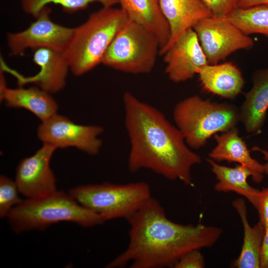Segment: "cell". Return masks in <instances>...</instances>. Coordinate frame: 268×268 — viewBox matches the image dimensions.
Segmentation results:
<instances>
[{
    "instance_id": "14",
    "label": "cell",
    "mask_w": 268,
    "mask_h": 268,
    "mask_svg": "<svg viewBox=\"0 0 268 268\" xmlns=\"http://www.w3.org/2000/svg\"><path fill=\"white\" fill-rule=\"evenodd\" d=\"M159 2L170 30L169 41L160 52L161 56L186 31L212 15L202 0H159Z\"/></svg>"
},
{
    "instance_id": "8",
    "label": "cell",
    "mask_w": 268,
    "mask_h": 268,
    "mask_svg": "<svg viewBox=\"0 0 268 268\" xmlns=\"http://www.w3.org/2000/svg\"><path fill=\"white\" fill-rule=\"evenodd\" d=\"M209 64L224 60L232 53L249 50L254 40L244 33L226 17L212 15L198 22L193 28Z\"/></svg>"
},
{
    "instance_id": "1",
    "label": "cell",
    "mask_w": 268,
    "mask_h": 268,
    "mask_svg": "<svg viewBox=\"0 0 268 268\" xmlns=\"http://www.w3.org/2000/svg\"><path fill=\"white\" fill-rule=\"evenodd\" d=\"M123 103L130 143L129 170L147 169L168 180L191 185L192 168L201 159L177 127L160 110L130 91L124 93Z\"/></svg>"
},
{
    "instance_id": "9",
    "label": "cell",
    "mask_w": 268,
    "mask_h": 268,
    "mask_svg": "<svg viewBox=\"0 0 268 268\" xmlns=\"http://www.w3.org/2000/svg\"><path fill=\"white\" fill-rule=\"evenodd\" d=\"M103 131L100 126L77 124L57 113L41 122L37 134L43 143L50 144L57 149L75 147L94 156L99 153L102 146L100 136Z\"/></svg>"
},
{
    "instance_id": "18",
    "label": "cell",
    "mask_w": 268,
    "mask_h": 268,
    "mask_svg": "<svg viewBox=\"0 0 268 268\" xmlns=\"http://www.w3.org/2000/svg\"><path fill=\"white\" fill-rule=\"evenodd\" d=\"M197 74L207 91L226 99H234L242 91L245 84L242 73L231 62L207 64Z\"/></svg>"
},
{
    "instance_id": "21",
    "label": "cell",
    "mask_w": 268,
    "mask_h": 268,
    "mask_svg": "<svg viewBox=\"0 0 268 268\" xmlns=\"http://www.w3.org/2000/svg\"><path fill=\"white\" fill-rule=\"evenodd\" d=\"M206 160L218 181L214 185L216 191L235 192L247 199L256 207L260 190L251 187L247 182L249 176L252 178L254 176L250 169L241 164L229 167L220 165L209 158Z\"/></svg>"
},
{
    "instance_id": "19",
    "label": "cell",
    "mask_w": 268,
    "mask_h": 268,
    "mask_svg": "<svg viewBox=\"0 0 268 268\" xmlns=\"http://www.w3.org/2000/svg\"><path fill=\"white\" fill-rule=\"evenodd\" d=\"M119 3L129 19L155 34L160 44V52L163 50L169 41L170 30L162 12L159 0H119Z\"/></svg>"
},
{
    "instance_id": "13",
    "label": "cell",
    "mask_w": 268,
    "mask_h": 268,
    "mask_svg": "<svg viewBox=\"0 0 268 268\" xmlns=\"http://www.w3.org/2000/svg\"><path fill=\"white\" fill-rule=\"evenodd\" d=\"M33 60L40 67L34 76L25 77L12 71L20 85L32 83L51 94L63 89L70 69L63 52L48 48L37 49L34 50Z\"/></svg>"
},
{
    "instance_id": "15",
    "label": "cell",
    "mask_w": 268,
    "mask_h": 268,
    "mask_svg": "<svg viewBox=\"0 0 268 268\" xmlns=\"http://www.w3.org/2000/svg\"><path fill=\"white\" fill-rule=\"evenodd\" d=\"M0 99L6 106L31 112L41 122L57 114L58 110V105L51 94L37 86L8 87L2 71L0 76Z\"/></svg>"
},
{
    "instance_id": "12",
    "label": "cell",
    "mask_w": 268,
    "mask_h": 268,
    "mask_svg": "<svg viewBox=\"0 0 268 268\" xmlns=\"http://www.w3.org/2000/svg\"><path fill=\"white\" fill-rule=\"evenodd\" d=\"M162 56L165 73L176 83L192 79L200 68L209 64L193 28L186 31Z\"/></svg>"
},
{
    "instance_id": "10",
    "label": "cell",
    "mask_w": 268,
    "mask_h": 268,
    "mask_svg": "<svg viewBox=\"0 0 268 268\" xmlns=\"http://www.w3.org/2000/svg\"><path fill=\"white\" fill-rule=\"evenodd\" d=\"M51 9L44 7L26 29L6 34V43L10 55L20 56L28 49L48 48L64 52L72 38L74 28L53 22Z\"/></svg>"
},
{
    "instance_id": "17",
    "label": "cell",
    "mask_w": 268,
    "mask_h": 268,
    "mask_svg": "<svg viewBox=\"0 0 268 268\" xmlns=\"http://www.w3.org/2000/svg\"><path fill=\"white\" fill-rule=\"evenodd\" d=\"M221 133L214 135L216 144L209 153V158L215 161L226 160L244 165L253 172L252 180L260 183L264 178L263 164L251 156L246 143L239 136L238 129L235 127Z\"/></svg>"
},
{
    "instance_id": "11",
    "label": "cell",
    "mask_w": 268,
    "mask_h": 268,
    "mask_svg": "<svg viewBox=\"0 0 268 268\" xmlns=\"http://www.w3.org/2000/svg\"><path fill=\"white\" fill-rule=\"evenodd\" d=\"M57 148L49 144L18 163L15 181L19 193L26 199L44 196L56 191V180L50 167L51 158Z\"/></svg>"
},
{
    "instance_id": "2",
    "label": "cell",
    "mask_w": 268,
    "mask_h": 268,
    "mask_svg": "<svg viewBox=\"0 0 268 268\" xmlns=\"http://www.w3.org/2000/svg\"><path fill=\"white\" fill-rule=\"evenodd\" d=\"M129 241L126 250L109 262L107 268H174L186 253L212 246L222 229L184 225L167 217L160 203L152 197L128 220Z\"/></svg>"
},
{
    "instance_id": "27",
    "label": "cell",
    "mask_w": 268,
    "mask_h": 268,
    "mask_svg": "<svg viewBox=\"0 0 268 268\" xmlns=\"http://www.w3.org/2000/svg\"><path fill=\"white\" fill-rule=\"evenodd\" d=\"M255 208L257 210L260 221L266 227L268 226V187L263 188L258 196L257 203Z\"/></svg>"
},
{
    "instance_id": "25",
    "label": "cell",
    "mask_w": 268,
    "mask_h": 268,
    "mask_svg": "<svg viewBox=\"0 0 268 268\" xmlns=\"http://www.w3.org/2000/svg\"><path fill=\"white\" fill-rule=\"evenodd\" d=\"M240 0H202L212 15L226 16L237 7Z\"/></svg>"
},
{
    "instance_id": "24",
    "label": "cell",
    "mask_w": 268,
    "mask_h": 268,
    "mask_svg": "<svg viewBox=\"0 0 268 268\" xmlns=\"http://www.w3.org/2000/svg\"><path fill=\"white\" fill-rule=\"evenodd\" d=\"M19 193L15 181L1 175L0 176V217H7L11 210L20 204L23 200L18 195Z\"/></svg>"
},
{
    "instance_id": "3",
    "label": "cell",
    "mask_w": 268,
    "mask_h": 268,
    "mask_svg": "<svg viewBox=\"0 0 268 268\" xmlns=\"http://www.w3.org/2000/svg\"><path fill=\"white\" fill-rule=\"evenodd\" d=\"M128 19L121 8L103 6L74 27L70 42L63 52L71 72L80 76L101 63L106 50Z\"/></svg>"
},
{
    "instance_id": "29",
    "label": "cell",
    "mask_w": 268,
    "mask_h": 268,
    "mask_svg": "<svg viewBox=\"0 0 268 268\" xmlns=\"http://www.w3.org/2000/svg\"><path fill=\"white\" fill-rule=\"evenodd\" d=\"M257 5H265L268 6V0H240L237 7L248 8Z\"/></svg>"
},
{
    "instance_id": "28",
    "label": "cell",
    "mask_w": 268,
    "mask_h": 268,
    "mask_svg": "<svg viewBox=\"0 0 268 268\" xmlns=\"http://www.w3.org/2000/svg\"><path fill=\"white\" fill-rule=\"evenodd\" d=\"M260 268H268V226L265 227L260 256Z\"/></svg>"
},
{
    "instance_id": "4",
    "label": "cell",
    "mask_w": 268,
    "mask_h": 268,
    "mask_svg": "<svg viewBox=\"0 0 268 268\" xmlns=\"http://www.w3.org/2000/svg\"><path fill=\"white\" fill-rule=\"evenodd\" d=\"M7 217L12 229L17 234L44 230L62 221L84 227L104 222L98 214L80 204L68 193L58 190L44 196L23 200Z\"/></svg>"
},
{
    "instance_id": "7",
    "label": "cell",
    "mask_w": 268,
    "mask_h": 268,
    "mask_svg": "<svg viewBox=\"0 0 268 268\" xmlns=\"http://www.w3.org/2000/svg\"><path fill=\"white\" fill-rule=\"evenodd\" d=\"M160 48L153 32L129 18L112 41L101 63L124 73L147 74L153 70Z\"/></svg>"
},
{
    "instance_id": "20",
    "label": "cell",
    "mask_w": 268,
    "mask_h": 268,
    "mask_svg": "<svg viewBox=\"0 0 268 268\" xmlns=\"http://www.w3.org/2000/svg\"><path fill=\"white\" fill-rule=\"evenodd\" d=\"M232 204L240 216L244 229L243 244L241 251L239 257L233 262L232 266L237 268H259L265 227L260 221L254 226L250 225L244 199H237L233 201Z\"/></svg>"
},
{
    "instance_id": "26",
    "label": "cell",
    "mask_w": 268,
    "mask_h": 268,
    "mask_svg": "<svg viewBox=\"0 0 268 268\" xmlns=\"http://www.w3.org/2000/svg\"><path fill=\"white\" fill-rule=\"evenodd\" d=\"M204 266L203 256L199 249H195L184 254L176 263L174 268H203Z\"/></svg>"
},
{
    "instance_id": "30",
    "label": "cell",
    "mask_w": 268,
    "mask_h": 268,
    "mask_svg": "<svg viewBox=\"0 0 268 268\" xmlns=\"http://www.w3.org/2000/svg\"><path fill=\"white\" fill-rule=\"evenodd\" d=\"M253 150L259 151L263 154L264 158L266 161V163L263 164L264 174L268 175V146L267 149H261L258 147L255 146L253 148Z\"/></svg>"
},
{
    "instance_id": "23",
    "label": "cell",
    "mask_w": 268,
    "mask_h": 268,
    "mask_svg": "<svg viewBox=\"0 0 268 268\" xmlns=\"http://www.w3.org/2000/svg\"><path fill=\"white\" fill-rule=\"evenodd\" d=\"M94 2L103 6H113L119 3V0H21V6L24 12L35 18L50 3L59 4L66 12L72 13L85 9Z\"/></svg>"
},
{
    "instance_id": "5",
    "label": "cell",
    "mask_w": 268,
    "mask_h": 268,
    "mask_svg": "<svg viewBox=\"0 0 268 268\" xmlns=\"http://www.w3.org/2000/svg\"><path fill=\"white\" fill-rule=\"evenodd\" d=\"M173 117L192 149L203 147L211 136L236 127L240 122L239 109L236 106L205 100L197 95L178 102Z\"/></svg>"
},
{
    "instance_id": "22",
    "label": "cell",
    "mask_w": 268,
    "mask_h": 268,
    "mask_svg": "<svg viewBox=\"0 0 268 268\" xmlns=\"http://www.w3.org/2000/svg\"><path fill=\"white\" fill-rule=\"evenodd\" d=\"M226 17L247 35L260 34L268 38V6L237 7Z\"/></svg>"
},
{
    "instance_id": "6",
    "label": "cell",
    "mask_w": 268,
    "mask_h": 268,
    "mask_svg": "<svg viewBox=\"0 0 268 268\" xmlns=\"http://www.w3.org/2000/svg\"><path fill=\"white\" fill-rule=\"evenodd\" d=\"M68 194L104 222L118 218L128 220L151 197L150 186L142 181L81 185L71 189Z\"/></svg>"
},
{
    "instance_id": "16",
    "label": "cell",
    "mask_w": 268,
    "mask_h": 268,
    "mask_svg": "<svg viewBox=\"0 0 268 268\" xmlns=\"http://www.w3.org/2000/svg\"><path fill=\"white\" fill-rule=\"evenodd\" d=\"M252 81L239 108V117L247 133H257L265 123L268 109V67L256 70Z\"/></svg>"
}]
</instances>
